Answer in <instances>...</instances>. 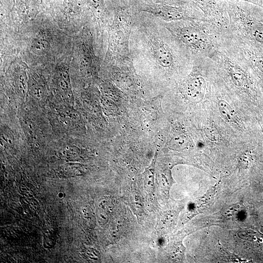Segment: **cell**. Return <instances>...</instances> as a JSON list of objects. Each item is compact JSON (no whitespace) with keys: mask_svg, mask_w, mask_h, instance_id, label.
I'll list each match as a JSON object with an SVG mask.
<instances>
[{"mask_svg":"<svg viewBox=\"0 0 263 263\" xmlns=\"http://www.w3.org/2000/svg\"><path fill=\"white\" fill-rule=\"evenodd\" d=\"M225 1L229 34L263 46V8L245 1Z\"/></svg>","mask_w":263,"mask_h":263,"instance_id":"3957f363","label":"cell"},{"mask_svg":"<svg viewBox=\"0 0 263 263\" xmlns=\"http://www.w3.org/2000/svg\"><path fill=\"white\" fill-rule=\"evenodd\" d=\"M186 139L182 136H177L173 137L170 141V144L175 147L179 148L183 147L186 144Z\"/></svg>","mask_w":263,"mask_h":263,"instance_id":"30bf717a","label":"cell"},{"mask_svg":"<svg viewBox=\"0 0 263 263\" xmlns=\"http://www.w3.org/2000/svg\"><path fill=\"white\" fill-rule=\"evenodd\" d=\"M218 103L219 111L225 119L229 122H236L237 117L232 108L224 100H219Z\"/></svg>","mask_w":263,"mask_h":263,"instance_id":"8992f818","label":"cell"},{"mask_svg":"<svg viewBox=\"0 0 263 263\" xmlns=\"http://www.w3.org/2000/svg\"><path fill=\"white\" fill-rule=\"evenodd\" d=\"M225 1L227 0H235V1H245L252 4H255L256 5L259 6L263 8V2L260 0H224Z\"/></svg>","mask_w":263,"mask_h":263,"instance_id":"8fae6325","label":"cell"},{"mask_svg":"<svg viewBox=\"0 0 263 263\" xmlns=\"http://www.w3.org/2000/svg\"><path fill=\"white\" fill-rule=\"evenodd\" d=\"M205 133L207 136L211 140L216 141L219 139V134L216 129L209 126L205 129Z\"/></svg>","mask_w":263,"mask_h":263,"instance_id":"9c48e42d","label":"cell"},{"mask_svg":"<svg viewBox=\"0 0 263 263\" xmlns=\"http://www.w3.org/2000/svg\"><path fill=\"white\" fill-rule=\"evenodd\" d=\"M82 4V0H64L63 6L66 13L74 15L80 12Z\"/></svg>","mask_w":263,"mask_h":263,"instance_id":"52a82bcc","label":"cell"},{"mask_svg":"<svg viewBox=\"0 0 263 263\" xmlns=\"http://www.w3.org/2000/svg\"><path fill=\"white\" fill-rule=\"evenodd\" d=\"M207 19L225 31L228 30L229 19L224 0H190Z\"/></svg>","mask_w":263,"mask_h":263,"instance_id":"5b68a950","label":"cell"},{"mask_svg":"<svg viewBox=\"0 0 263 263\" xmlns=\"http://www.w3.org/2000/svg\"><path fill=\"white\" fill-rule=\"evenodd\" d=\"M260 0L263 2V0Z\"/></svg>","mask_w":263,"mask_h":263,"instance_id":"7c38bea8","label":"cell"},{"mask_svg":"<svg viewBox=\"0 0 263 263\" xmlns=\"http://www.w3.org/2000/svg\"><path fill=\"white\" fill-rule=\"evenodd\" d=\"M230 36L263 88V46Z\"/></svg>","mask_w":263,"mask_h":263,"instance_id":"277c9868","label":"cell"},{"mask_svg":"<svg viewBox=\"0 0 263 263\" xmlns=\"http://www.w3.org/2000/svg\"><path fill=\"white\" fill-rule=\"evenodd\" d=\"M87 2L93 12L98 15L103 14L105 11L104 0H87Z\"/></svg>","mask_w":263,"mask_h":263,"instance_id":"ba28073f","label":"cell"},{"mask_svg":"<svg viewBox=\"0 0 263 263\" xmlns=\"http://www.w3.org/2000/svg\"><path fill=\"white\" fill-rule=\"evenodd\" d=\"M163 22L193 61L209 58L228 34L208 19Z\"/></svg>","mask_w":263,"mask_h":263,"instance_id":"7a4b0ae2","label":"cell"},{"mask_svg":"<svg viewBox=\"0 0 263 263\" xmlns=\"http://www.w3.org/2000/svg\"><path fill=\"white\" fill-rule=\"evenodd\" d=\"M132 61L169 74L190 71L193 61L163 20L150 14L134 15L129 36Z\"/></svg>","mask_w":263,"mask_h":263,"instance_id":"6da1fadb","label":"cell"}]
</instances>
